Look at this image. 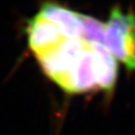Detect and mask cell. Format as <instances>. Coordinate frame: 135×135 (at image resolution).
Returning <instances> with one entry per match:
<instances>
[{
  "label": "cell",
  "instance_id": "obj_5",
  "mask_svg": "<svg viewBox=\"0 0 135 135\" xmlns=\"http://www.w3.org/2000/svg\"><path fill=\"white\" fill-rule=\"evenodd\" d=\"M82 40L88 42H96L102 44L104 36V23L88 15L83 14Z\"/></svg>",
  "mask_w": 135,
  "mask_h": 135
},
{
  "label": "cell",
  "instance_id": "obj_3",
  "mask_svg": "<svg viewBox=\"0 0 135 135\" xmlns=\"http://www.w3.org/2000/svg\"><path fill=\"white\" fill-rule=\"evenodd\" d=\"M38 14L56 25L68 38H81L83 34V14L55 3H44Z\"/></svg>",
  "mask_w": 135,
  "mask_h": 135
},
{
  "label": "cell",
  "instance_id": "obj_4",
  "mask_svg": "<svg viewBox=\"0 0 135 135\" xmlns=\"http://www.w3.org/2000/svg\"><path fill=\"white\" fill-rule=\"evenodd\" d=\"M93 58L97 87L101 90L111 92L117 79L116 59L100 43L93 42Z\"/></svg>",
  "mask_w": 135,
  "mask_h": 135
},
{
  "label": "cell",
  "instance_id": "obj_1",
  "mask_svg": "<svg viewBox=\"0 0 135 135\" xmlns=\"http://www.w3.org/2000/svg\"><path fill=\"white\" fill-rule=\"evenodd\" d=\"M102 45L129 70H135L134 13L113 8L108 21L104 23Z\"/></svg>",
  "mask_w": 135,
  "mask_h": 135
},
{
  "label": "cell",
  "instance_id": "obj_2",
  "mask_svg": "<svg viewBox=\"0 0 135 135\" xmlns=\"http://www.w3.org/2000/svg\"><path fill=\"white\" fill-rule=\"evenodd\" d=\"M26 30L28 45L36 57L53 50L66 38L55 23L38 13L29 21Z\"/></svg>",
  "mask_w": 135,
  "mask_h": 135
}]
</instances>
